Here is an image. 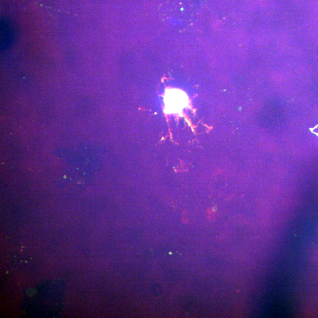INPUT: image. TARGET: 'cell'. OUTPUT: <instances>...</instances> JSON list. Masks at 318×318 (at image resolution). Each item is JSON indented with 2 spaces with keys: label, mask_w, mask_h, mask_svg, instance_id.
Masks as SVG:
<instances>
[{
  "label": "cell",
  "mask_w": 318,
  "mask_h": 318,
  "mask_svg": "<svg viewBox=\"0 0 318 318\" xmlns=\"http://www.w3.org/2000/svg\"><path fill=\"white\" fill-rule=\"evenodd\" d=\"M165 103L169 112L176 113L188 105V97L183 91L178 90H169L165 95Z\"/></svg>",
  "instance_id": "obj_2"
},
{
  "label": "cell",
  "mask_w": 318,
  "mask_h": 318,
  "mask_svg": "<svg viewBox=\"0 0 318 318\" xmlns=\"http://www.w3.org/2000/svg\"><path fill=\"white\" fill-rule=\"evenodd\" d=\"M55 285L54 283H50L39 286L37 292L31 297L29 305H31V312L35 311L36 312L35 315L45 316L50 315V313L54 315V311H58L63 301V296H63V293H58L59 291L55 292Z\"/></svg>",
  "instance_id": "obj_1"
}]
</instances>
